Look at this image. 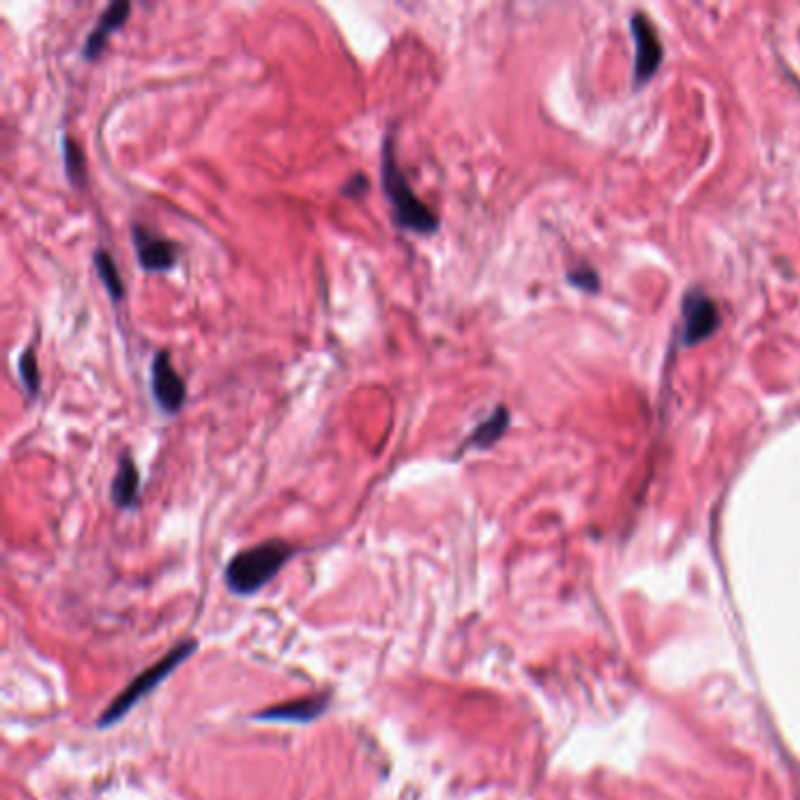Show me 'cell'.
<instances>
[{
	"mask_svg": "<svg viewBox=\"0 0 800 800\" xmlns=\"http://www.w3.org/2000/svg\"><path fill=\"white\" fill-rule=\"evenodd\" d=\"M197 648L195 641H183L179 643L177 648H171L160 662H155L153 667H149L144 674H139L127 688L113 699V702L108 705V709L102 713V719H99V727H108V725H116L125 713H130L137 705L139 699H144L151 691L158 688V685L163 683V679H167L171 671H175L185 657H189L193 650Z\"/></svg>",
	"mask_w": 800,
	"mask_h": 800,
	"instance_id": "3",
	"label": "cell"
},
{
	"mask_svg": "<svg viewBox=\"0 0 800 800\" xmlns=\"http://www.w3.org/2000/svg\"><path fill=\"white\" fill-rule=\"evenodd\" d=\"M20 380L24 385V390L28 392V397L36 399L40 395V366H38V357L34 348H26L20 354Z\"/></svg>",
	"mask_w": 800,
	"mask_h": 800,
	"instance_id": "14",
	"label": "cell"
},
{
	"mask_svg": "<svg viewBox=\"0 0 800 800\" xmlns=\"http://www.w3.org/2000/svg\"><path fill=\"white\" fill-rule=\"evenodd\" d=\"M92 261H94V270H96L99 280L104 282V287H106V292H108V296H111V301H113V304L122 301L125 294H127V289H125V282H122L120 270H118L116 261H113V256H111L106 249L99 247V249L94 251V256H92Z\"/></svg>",
	"mask_w": 800,
	"mask_h": 800,
	"instance_id": "12",
	"label": "cell"
},
{
	"mask_svg": "<svg viewBox=\"0 0 800 800\" xmlns=\"http://www.w3.org/2000/svg\"><path fill=\"white\" fill-rule=\"evenodd\" d=\"M62 149H64V165H66V177L70 181V185L76 189H82L85 181H88V171H85V153L80 149L78 141H74L70 137L62 139Z\"/></svg>",
	"mask_w": 800,
	"mask_h": 800,
	"instance_id": "13",
	"label": "cell"
},
{
	"mask_svg": "<svg viewBox=\"0 0 800 800\" xmlns=\"http://www.w3.org/2000/svg\"><path fill=\"white\" fill-rule=\"evenodd\" d=\"M683 318H685L683 320V324H685L683 340L688 343V346H695V343L709 338L721 326L719 308L713 306V301L709 296L699 294V292H691L688 296H685Z\"/></svg>",
	"mask_w": 800,
	"mask_h": 800,
	"instance_id": "6",
	"label": "cell"
},
{
	"mask_svg": "<svg viewBox=\"0 0 800 800\" xmlns=\"http://www.w3.org/2000/svg\"><path fill=\"white\" fill-rule=\"evenodd\" d=\"M130 14H132V3H127V0H122V3H113L104 10L96 26L88 34V38H85V46H82L85 62H96L99 56H102V52L108 46V36L120 31V28L127 24V20H130Z\"/></svg>",
	"mask_w": 800,
	"mask_h": 800,
	"instance_id": "7",
	"label": "cell"
},
{
	"mask_svg": "<svg viewBox=\"0 0 800 800\" xmlns=\"http://www.w3.org/2000/svg\"><path fill=\"white\" fill-rule=\"evenodd\" d=\"M380 185H383L385 197H388V203H390L392 221L397 228H402V231H409V233H416V235H435L439 231V217L423 203L416 193H413L404 169L399 167L395 132H388V137H385L383 141Z\"/></svg>",
	"mask_w": 800,
	"mask_h": 800,
	"instance_id": "1",
	"label": "cell"
},
{
	"mask_svg": "<svg viewBox=\"0 0 800 800\" xmlns=\"http://www.w3.org/2000/svg\"><path fill=\"white\" fill-rule=\"evenodd\" d=\"M132 245L137 251L139 266L144 268L146 273H169V270L179 263L181 247L177 242L153 233L151 228L141 223L132 225Z\"/></svg>",
	"mask_w": 800,
	"mask_h": 800,
	"instance_id": "5",
	"label": "cell"
},
{
	"mask_svg": "<svg viewBox=\"0 0 800 800\" xmlns=\"http://www.w3.org/2000/svg\"><path fill=\"white\" fill-rule=\"evenodd\" d=\"M568 280H570V284H576V287L596 289V273H594L592 268H578V270H570V273H568Z\"/></svg>",
	"mask_w": 800,
	"mask_h": 800,
	"instance_id": "16",
	"label": "cell"
},
{
	"mask_svg": "<svg viewBox=\"0 0 800 800\" xmlns=\"http://www.w3.org/2000/svg\"><path fill=\"white\" fill-rule=\"evenodd\" d=\"M507 427H509V409L498 407L489 418L475 427V433L465 439V444L455 455H463L467 449H491L495 441L507 433Z\"/></svg>",
	"mask_w": 800,
	"mask_h": 800,
	"instance_id": "11",
	"label": "cell"
},
{
	"mask_svg": "<svg viewBox=\"0 0 800 800\" xmlns=\"http://www.w3.org/2000/svg\"><path fill=\"white\" fill-rule=\"evenodd\" d=\"M139 495H141V475L139 467L132 459L130 451H122L118 459V469L116 477L111 481V498L120 509H132L139 505Z\"/></svg>",
	"mask_w": 800,
	"mask_h": 800,
	"instance_id": "10",
	"label": "cell"
},
{
	"mask_svg": "<svg viewBox=\"0 0 800 800\" xmlns=\"http://www.w3.org/2000/svg\"><path fill=\"white\" fill-rule=\"evenodd\" d=\"M296 550L284 540H266L261 545L237 552L225 566V582L235 594H256L284 568Z\"/></svg>",
	"mask_w": 800,
	"mask_h": 800,
	"instance_id": "2",
	"label": "cell"
},
{
	"mask_svg": "<svg viewBox=\"0 0 800 800\" xmlns=\"http://www.w3.org/2000/svg\"><path fill=\"white\" fill-rule=\"evenodd\" d=\"M632 34L636 40V82L641 85L650 80L657 66H660L662 46L660 40H657L653 24L643 17V14H636L632 20Z\"/></svg>",
	"mask_w": 800,
	"mask_h": 800,
	"instance_id": "8",
	"label": "cell"
},
{
	"mask_svg": "<svg viewBox=\"0 0 800 800\" xmlns=\"http://www.w3.org/2000/svg\"><path fill=\"white\" fill-rule=\"evenodd\" d=\"M369 193V179L362 175V171H357V175H352L346 183L340 185V195L346 197H362Z\"/></svg>",
	"mask_w": 800,
	"mask_h": 800,
	"instance_id": "15",
	"label": "cell"
},
{
	"mask_svg": "<svg viewBox=\"0 0 800 800\" xmlns=\"http://www.w3.org/2000/svg\"><path fill=\"white\" fill-rule=\"evenodd\" d=\"M328 707L326 695H310L301 699H292V702L275 705L270 709H263L256 713V719L261 721H292V723H310L315 721L320 713H324Z\"/></svg>",
	"mask_w": 800,
	"mask_h": 800,
	"instance_id": "9",
	"label": "cell"
},
{
	"mask_svg": "<svg viewBox=\"0 0 800 800\" xmlns=\"http://www.w3.org/2000/svg\"><path fill=\"white\" fill-rule=\"evenodd\" d=\"M151 392H153L155 404H158L167 416H175V413H179L185 404V397H189L185 380L179 376V371L175 369V362H171V354L167 350H160L153 357Z\"/></svg>",
	"mask_w": 800,
	"mask_h": 800,
	"instance_id": "4",
	"label": "cell"
}]
</instances>
